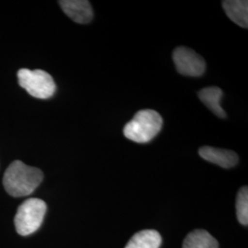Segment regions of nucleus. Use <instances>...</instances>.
<instances>
[{
	"instance_id": "f257e3e1",
	"label": "nucleus",
	"mask_w": 248,
	"mask_h": 248,
	"mask_svg": "<svg viewBox=\"0 0 248 248\" xmlns=\"http://www.w3.org/2000/svg\"><path fill=\"white\" fill-rule=\"evenodd\" d=\"M44 179L42 170L27 166L16 160L9 165L3 177V185L6 191L12 197L31 195Z\"/></svg>"
},
{
	"instance_id": "f03ea898",
	"label": "nucleus",
	"mask_w": 248,
	"mask_h": 248,
	"mask_svg": "<svg viewBox=\"0 0 248 248\" xmlns=\"http://www.w3.org/2000/svg\"><path fill=\"white\" fill-rule=\"evenodd\" d=\"M163 119L153 109L138 111L124 126V136L138 143H146L153 140L162 129Z\"/></svg>"
},
{
	"instance_id": "7ed1b4c3",
	"label": "nucleus",
	"mask_w": 248,
	"mask_h": 248,
	"mask_svg": "<svg viewBox=\"0 0 248 248\" xmlns=\"http://www.w3.org/2000/svg\"><path fill=\"white\" fill-rule=\"evenodd\" d=\"M47 206L44 201L31 198L18 207L14 222L18 234L27 236L38 230L45 219Z\"/></svg>"
},
{
	"instance_id": "20e7f679",
	"label": "nucleus",
	"mask_w": 248,
	"mask_h": 248,
	"mask_svg": "<svg viewBox=\"0 0 248 248\" xmlns=\"http://www.w3.org/2000/svg\"><path fill=\"white\" fill-rule=\"evenodd\" d=\"M18 80V84L22 89H25L31 96L40 99H47L53 97L56 89L52 76L41 69H19Z\"/></svg>"
},
{
	"instance_id": "39448f33",
	"label": "nucleus",
	"mask_w": 248,
	"mask_h": 248,
	"mask_svg": "<svg viewBox=\"0 0 248 248\" xmlns=\"http://www.w3.org/2000/svg\"><path fill=\"white\" fill-rule=\"evenodd\" d=\"M177 72L186 77H201L206 70L203 58L187 47H177L173 53Z\"/></svg>"
},
{
	"instance_id": "423d86ee",
	"label": "nucleus",
	"mask_w": 248,
	"mask_h": 248,
	"mask_svg": "<svg viewBox=\"0 0 248 248\" xmlns=\"http://www.w3.org/2000/svg\"><path fill=\"white\" fill-rule=\"evenodd\" d=\"M59 5L62 11L77 23L87 24L93 18V10L87 0H61Z\"/></svg>"
},
{
	"instance_id": "0eeeda50",
	"label": "nucleus",
	"mask_w": 248,
	"mask_h": 248,
	"mask_svg": "<svg viewBox=\"0 0 248 248\" xmlns=\"http://www.w3.org/2000/svg\"><path fill=\"white\" fill-rule=\"evenodd\" d=\"M199 155L204 160L218 165L223 169L233 168L238 163V155L233 151L203 146L199 149Z\"/></svg>"
},
{
	"instance_id": "6e6552de",
	"label": "nucleus",
	"mask_w": 248,
	"mask_h": 248,
	"mask_svg": "<svg viewBox=\"0 0 248 248\" xmlns=\"http://www.w3.org/2000/svg\"><path fill=\"white\" fill-rule=\"evenodd\" d=\"M226 15L238 26L248 28V2L245 0H226L222 2Z\"/></svg>"
},
{
	"instance_id": "1a4fd4ad",
	"label": "nucleus",
	"mask_w": 248,
	"mask_h": 248,
	"mask_svg": "<svg viewBox=\"0 0 248 248\" xmlns=\"http://www.w3.org/2000/svg\"><path fill=\"white\" fill-rule=\"evenodd\" d=\"M222 90L217 87H209L202 89L198 96L202 102L213 113L220 118H225L226 113L221 106V99L222 98Z\"/></svg>"
},
{
	"instance_id": "9d476101",
	"label": "nucleus",
	"mask_w": 248,
	"mask_h": 248,
	"mask_svg": "<svg viewBox=\"0 0 248 248\" xmlns=\"http://www.w3.org/2000/svg\"><path fill=\"white\" fill-rule=\"evenodd\" d=\"M162 237L157 231L143 230L136 232L125 248H159Z\"/></svg>"
},
{
	"instance_id": "9b49d317",
	"label": "nucleus",
	"mask_w": 248,
	"mask_h": 248,
	"mask_svg": "<svg viewBox=\"0 0 248 248\" xmlns=\"http://www.w3.org/2000/svg\"><path fill=\"white\" fill-rule=\"evenodd\" d=\"M219 244L213 235L205 230L189 232L183 242V248H218Z\"/></svg>"
},
{
	"instance_id": "f8f14e48",
	"label": "nucleus",
	"mask_w": 248,
	"mask_h": 248,
	"mask_svg": "<svg viewBox=\"0 0 248 248\" xmlns=\"http://www.w3.org/2000/svg\"><path fill=\"white\" fill-rule=\"evenodd\" d=\"M236 215L240 223L248 224V186H243L236 198Z\"/></svg>"
}]
</instances>
